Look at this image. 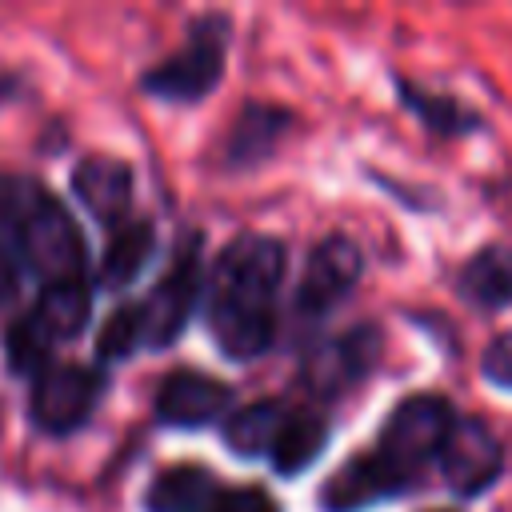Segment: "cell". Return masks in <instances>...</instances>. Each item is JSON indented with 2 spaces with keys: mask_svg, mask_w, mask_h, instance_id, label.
<instances>
[{
  "mask_svg": "<svg viewBox=\"0 0 512 512\" xmlns=\"http://www.w3.org/2000/svg\"><path fill=\"white\" fill-rule=\"evenodd\" d=\"M284 276V248L272 236L232 240L208 276V332L232 360L268 352L276 336V288Z\"/></svg>",
  "mask_w": 512,
  "mask_h": 512,
  "instance_id": "obj_1",
  "label": "cell"
},
{
  "mask_svg": "<svg viewBox=\"0 0 512 512\" xmlns=\"http://www.w3.org/2000/svg\"><path fill=\"white\" fill-rule=\"evenodd\" d=\"M0 220L12 232L16 256L44 280L84 276V236L68 208L28 176H0Z\"/></svg>",
  "mask_w": 512,
  "mask_h": 512,
  "instance_id": "obj_2",
  "label": "cell"
},
{
  "mask_svg": "<svg viewBox=\"0 0 512 512\" xmlns=\"http://www.w3.org/2000/svg\"><path fill=\"white\" fill-rule=\"evenodd\" d=\"M224 48H228V20L204 16L188 28V40L144 76V88L160 100H200L204 92L216 88L224 72Z\"/></svg>",
  "mask_w": 512,
  "mask_h": 512,
  "instance_id": "obj_3",
  "label": "cell"
},
{
  "mask_svg": "<svg viewBox=\"0 0 512 512\" xmlns=\"http://www.w3.org/2000/svg\"><path fill=\"white\" fill-rule=\"evenodd\" d=\"M104 396V372L88 364H48L28 392V412L40 432L64 436L88 424L92 408Z\"/></svg>",
  "mask_w": 512,
  "mask_h": 512,
  "instance_id": "obj_4",
  "label": "cell"
},
{
  "mask_svg": "<svg viewBox=\"0 0 512 512\" xmlns=\"http://www.w3.org/2000/svg\"><path fill=\"white\" fill-rule=\"evenodd\" d=\"M452 424H456V416L440 396H412V400L396 404V412L388 416L376 452L412 480V472H420L428 460H440V448H444Z\"/></svg>",
  "mask_w": 512,
  "mask_h": 512,
  "instance_id": "obj_5",
  "label": "cell"
},
{
  "mask_svg": "<svg viewBox=\"0 0 512 512\" xmlns=\"http://www.w3.org/2000/svg\"><path fill=\"white\" fill-rule=\"evenodd\" d=\"M200 300V260H196V236H184L172 268L160 276V284L140 300L144 312V344L148 348H164L172 344L188 320L192 308Z\"/></svg>",
  "mask_w": 512,
  "mask_h": 512,
  "instance_id": "obj_6",
  "label": "cell"
},
{
  "mask_svg": "<svg viewBox=\"0 0 512 512\" xmlns=\"http://www.w3.org/2000/svg\"><path fill=\"white\" fill-rule=\"evenodd\" d=\"M504 468L500 440L480 420H456L444 448H440V472L460 496H476L492 488V480Z\"/></svg>",
  "mask_w": 512,
  "mask_h": 512,
  "instance_id": "obj_7",
  "label": "cell"
},
{
  "mask_svg": "<svg viewBox=\"0 0 512 512\" xmlns=\"http://www.w3.org/2000/svg\"><path fill=\"white\" fill-rule=\"evenodd\" d=\"M376 352H380V340L372 328H356L336 340H324L304 360V384L320 396H336L376 364Z\"/></svg>",
  "mask_w": 512,
  "mask_h": 512,
  "instance_id": "obj_8",
  "label": "cell"
},
{
  "mask_svg": "<svg viewBox=\"0 0 512 512\" xmlns=\"http://www.w3.org/2000/svg\"><path fill=\"white\" fill-rule=\"evenodd\" d=\"M404 488H408V476L396 464H388L380 452H368L348 460L340 472H332V480L320 492V504L328 512H364Z\"/></svg>",
  "mask_w": 512,
  "mask_h": 512,
  "instance_id": "obj_9",
  "label": "cell"
},
{
  "mask_svg": "<svg viewBox=\"0 0 512 512\" xmlns=\"http://www.w3.org/2000/svg\"><path fill=\"white\" fill-rule=\"evenodd\" d=\"M232 404L228 384L204 376V372H168L160 392H156V420L172 424V428H200L212 424L216 416H224V408Z\"/></svg>",
  "mask_w": 512,
  "mask_h": 512,
  "instance_id": "obj_10",
  "label": "cell"
},
{
  "mask_svg": "<svg viewBox=\"0 0 512 512\" xmlns=\"http://www.w3.org/2000/svg\"><path fill=\"white\" fill-rule=\"evenodd\" d=\"M360 280V248L348 236H328L316 244V252L304 264L300 276V304L320 312L348 296V288Z\"/></svg>",
  "mask_w": 512,
  "mask_h": 512,
  "instance_id": "obj_11",
  "label": "cell"
},
{
  "mask_svg": "<svg viewBox=\"0 0 512 512\" xmlns=\"http://www.w3.org/2000/svg\"><path fill=\"white\" fill-rule=\"evenodd\" d=\"M72 192L100 224H124L132 208V168L116 156H88L72 172Z\"/></svg>",
  "mask_w": 512,
  "mask_h": 512,
  "instance_id": "obj_12",
  "label": "cell"
},
{
  "mask_svg": "<svg viewBox=\"0 0 512 512\" xmlns=\"http://www.w3.org/2000/svg\"><path fill=\"white\" fill-rule=\"evenodd\" d=\"M156 252V232L148 220H124L112 240L104 244V256H100V268H96V280L100 288H128L144 264L152 260Z\"/></svg>",
  "mask_w": 512,
  "mask_h": 512,
  "instance_id": "obj_13",
  "label": "cell"
},
{
  "mask_svg": "<svg viewBox=\"0 0 512 512\" xmlns=\"http://www.w3.org/2000/svg\"><path fill=\"white\" fill-rule=\"evenodd\" d=\"M92 316V288L80 280H60V284H44L40 300L32 304V320L44 328V336L56 340H72L84 332Z\"/></svg>",
  "mask_w": 512,
  "mask_h": 512,
  "instance_id": "obj_14",
  "label": "cell"
},
{
  "mask_svg": "<svg viewBox=\"0 0 512 512\" xmlns=\"http://www.w3.org/2000/svg\"><path fill=\"white\" fill-rule=\"evenodd\" d=\"M216 496H220V488L208 468L176 464L152 480L144 504H148V512H208L216 504Z\"/></svg>",
  "mask_w": 512,
  "mask_h": 512,
  "instance_id": "obj_15",
  "label": "cell"
},
{
  "mask_svg": "<svg viewBox=\"0 0 512 512\" xmlns=\"http://www.w3.org/2000/svg\"><path fill=\"white\" fill-rule=\"evenodd\" d=\"M460 296L480 308L512 304V248L488 244V248L472 252L460 268Z\"/></svg>",
  "mask_w": 512,
  "mask_h": 512,
  "instance_id": "obj_16",
  "label": "cell"
},
{
  "mask_svg": "<svg viewBox=\"0 0 512 512\" xmlns=\"http://www.w3.org/2000/svg\"><path fill=\"white\" fill-rule=\"evenodd\" d=\"M284 420H288V408L280 400H260V404H248L228 416L224 440L236 456H272Z\"/></svg>",
  "mask_w": 512,
  "mask_h": 512,
  "instance_id": "obj_17",
  "label": "cell"
},
{
  "mask_svg": "<svg viewBox=\"0 0 512 512\" xmlns=\"http://www.w3.org/2000/svg\"><path fill=\"white\" fill-rule=\"evenodd\" d=\"M324 440H328V424L316 412H288V420L280 428V440L272 448V468L284 472V476L304 472L324 452Z\"/></svg>",
  "mask_w": 512,
  "mask_h": 512,
  "instance_id": "obj_18",
  "label": "cell"
},
{
  "mask_svg": "<svg viewBox=\"0 0 512 512\" xmlns=\"http://www.w3.org/2000/svg\"><path fill=\"white\" fill-rule=\"evenodd\" d=\"M288 128V112L280 108H268V104H252L240 112L236 128H232V140H228V156L236 164H248L256 156H264Z\"/></svg>",
  "mask_w": 512,
  "mask_h": 512,
  "instance_id": "obj_19",
  "label": "cell"
},
{
  "mask_svg": "<svg viewBox=\"0 0 512 512\" xmlns=\"http://www.w3.org/2000/svg\"><path fill=\"white\" fill-rule=\"evenodd\" d=\"M4 352H8V368L16 376H40L48 364H52V340L44 336V328L28 316H20L16 324L4 328Z\"/></svg>",
  "mask_w": 512,
  "mask_h": 512,
  "instance_id": "obj_20",
  "label": "cell"
},
{
  "mask_svg": "<svg viewBox=\"0 0 512 512\" xmlns=\"http://www.w3.org/2000/svg\"><path fill=\"white\" fill-rule=\"evenodd\" d=\"M140 344H144V312H140V304H120L96 336V356L100 360H128Z\"/></svg>",
  "mask_w": 512,
  "mask_h": 512,
  "instance_id": "obj_21",
  "label": "cell"
},
{
  "mask_svg": "<svg viewBox=\"0 0 512 512\" xmlns=\"http://www.w3.org/2000/svg\"><path fill=\"white\" fill-rule=\"evenodd\" d=\"M400 96H404V104H408L428 128H436V132H468V128H476V116H472L468 108H460L456 100H448V96H428L424 88H412V84H404V80H400Z\"/></svg>",
  "mask_w": 512,
  "mask_h": 512,
  "instance_id": "obj_22",
  "label": "cell"
},
{
  "mask_svg": "<svg viewBox=\"0 0 512 512\" xmlns=\"http://www.w3.org/2000/svg\"><path fill=\"white\" fill-rule=\"evenodd\" d=\"M208 512H280V504L264 488H228L216 496Z\"/></svg>",
  "mask_w": 512,
  "mask_h": 512,
  "instance_id": "obj_23",
  "label": "cell"
},
{
  "mask_svg": "<svg viewBox=\"0 0 512 512\" xmlns=\"http://www.w3.org/2000/svg\"><path fill=\"white\" fill-rule=\"evenodd\" d=\"M484 372H488L496 384L512 388V332H504V336H496V340L488 344V356H484Z\"/></svg>",
  "mask_w": 512,
  "mask_h": 512,
  "instance_id": "obj_24",
  "label": "cell"
},
{
  "mask_svg": "<svg viewBox=\"0 0 512 512\" xmlns=\"http://www.w3.org/2000/svg\"><path fill=\"white\" fill-rule=\"evenodd\" d=\"M20 292V264H16V248L0 236V308H8Z\"/></svg>",
  "mask_w": 512,
  "mask_h": 512,
  "instance_id": "obj_25",
  "label": "cell"
},
{
  "mask_svg": "<svg viewBox=\"0 0 512 512\" xmlns=\"http://www.w3.org/2000/svg\"><path fill=\"white\" fill-rule=\"evenodd\" d=\"M8 92H12V80H0V100H8Z\"/></svg>",
  "mask_w": 512,
  "mask_h": 512,
  "instance_id": "obj_26",
  "label": "cell"
}]
</instances>
